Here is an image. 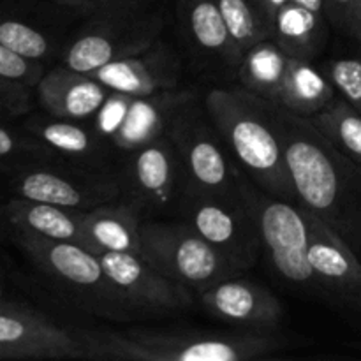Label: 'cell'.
Returning <instances> with one entry per match:
<instances>
[{
  "mask_svg": "<svg viewBox=\"0 0 361 361\" xmlns=\"http://www.w3.org/2000/svg\"><path fill=\"white\" fill-rule=\"evenodd\" d=\"M18 197L74 210H92L122 200V185L116 169H94L73 164L69 168L39 164L14 178Z\"/></svg>",
  "mask_w": 361,
  "mask_h": 361,
  "instance_id": "cell-12",
  "label": "cell"
},
{
  "mask_svg": "<svg viewBox=\"0 0 361 361\" xmlns=\"http://www.w3.org/2000/svg\"><path fill=\"white\" fill-rule=\"evenodd\" d=\"M295 2L303 4V6L309 7V9L316 11V13H319V14H324V2H323V0H295Z\"/></svg>",
  "mask_w": 361,
  "mask_h": 361,
  "instance_id": "cell-35",
  "label": "cell"
},
{
  "mask_svg": "<svg viewBox=\"0 0 361 361\" xmlns=\"http://www.w3.org/2000/svg\"><path fill=\"white\" fill-rule=\"evenodd\" d=\"M109 92V88L90 74L66 66L44 73L35 85L39 106L46 115L81 122H88L101 109Z\"/></svg>",
  "mask_w": 361,
  "mask_h": 361,
  "instance_id": "cell-19",
  "label": "cell"
},
{
  "mask_svg": "<svg viewBox=\"0 0 361 361\" xmlns=\"http://www.w3.org/2000/svg\"><path fill=\"white\" fill-rule=\"evenodd\" d=\"M168 137L183 168V187L222 200H242L238 176L242 169L222 143L207 109L196 101L173 118Z\"/></svg>",
  "mask_w": 361,
  "mask_h": 361,
  "instance_id": "cell-7",
  "label": "cell"
},
{
  "mask_svg": "<svg viewBox=\"0 0 361 361\" xmlns=\"http://www.w3.org/2000/svg\"><path fill=\"white\" fill-rule=\"evenodd\" d=\"M238 80L270 104L303 118L323 111L338 94L330 78L310 60L286 55L274 39L257 42L243 53Z\"/></svg>",
  "mask_w": 361,
  "mask_h": 361,
  "instance_id": "cell-4",
  "label": "cell"
},
{
  "mask_svg": "<svg viewBox=\"0 0 361 361\" xmlns=\"http://www.w3.org/2000/svg\"><path fill=\"white\" fill-rule=\"evenodd\" d=\"M18 242L32 261L88 312L115 321L133 319L141 312L116 289L99 254L78 243L27 233H18Z\"/></svg>",
  "mask_w": 361,
  "mask_h": 361,
  "instance_id": "cell-5",
  "label": "cell"
},
{
  "mask_svg": "<svg viewBox=\"0 0 361 361\" xmlns=\"http://www.w3.org/2000/svg\"><path fill=\"white\" fill-rule=\"evenodd\" d=\"M9 157H53V152L39 140L18 136L13 130L0 126V159Z\"/></svg>",
  "mask_w": 361,
  "mask_h": 361,
  "instance_id": "cell-31",
  "label": "cell"
},
{
  "mask_svg": "<svg viewBox=\"0 0 361 361\" xmlns=\"http://www.w3.org/2000/svg\"><path fill=\"white\" fill-rule=\"evenodd\" d=\"M141 256L166 277L197 293L240 274L185 221H143Z\"/></svg>",
  "mask_w": 361,
  "mask_h": 361,
  "instance_id": "cell-8",
  "label": "cell"
},
{
  "mask_svg": "<svg viewBox=\"0 0 361 361\" xmlns=\"http://www.w3.org/2000/svg\"><path fill=\"white\" fill-rule=\"evenodd\" d=\"M141 214L136 204L123 197L87 210L85 229L90 249L95 254H141Z\"/></svg>",
  "mask_w": 361,
  "mask_h": 361,
  "instance_id": "cell-22",
  "label": "cell"
},
{
  "mask_svg": "<svg viewBox=\"0 0 361 361\" xmlns=\"http://www.w3.org/2000/svg\"><path fill=\"white\" fill-rule=\"evenodd\" d=\"M4 212H6L7 221L18 229V233L78 243V245H83L85 249L92 250L88 245L87 229H85L87 212L41 203V201L23 200V197L9 201Z\"/></svg>",
  "mask_w": 361,
  "mask_h": 361,
  "instance_id": "cell-21",
  "label": "cell"
},
{
  "mask_svg": "<svg viewBox=\"0 0 361 361\" xmlns=\"http://www.w3.org/2000/svg\"><path fill=\"white\" fill-rule=\"evenodd\" d=\"M182 221L196 229L236 270L254 267L263 243L243 200H222L183 187L178 200Z\"/></svg>",
  "mask_w": 361,
  "mask_h": 361,
  "instance_id": "cell-11",
  "label": "cell"
},
{
  "mask_svg": "<svg viewBox=\"0 0 361 361\" xmlns=\"http://www.w3.org/2000/svg\"><path fill=\"white\" fill-rule=\"evenodd\" d=\"M236 48L243 53L271 39V23L257 0H215Z\"/></svg>",
  "mask_w": 361,
  "mask_h": 361,
  "instance_id": "cell-26",
  "label": "cell"
},
{
  "mask_svg": "<svg viewBox=\"0 0 361 361\" xmlns=\"http://www.w3.org/2000/svg\"><path fill=\"white\" fill-rule=\"evenodd\" d=\"M271 39L286 55L312 62L326 42V16L289 0L274 16Z\"/></svg>",
  "mask_w": 361,
  "mask_h": 361,
  "instance_id": "cell-24",
  "label": "cell"
},
{
  "mask_svg": "<svg viewBox=\"0 0 361 361\" xmlns=\"http://www.w3.org/2000/svg\"><path fill=\"white\" fill-rule=\"evenodd\" d=\"M0 76L20 81L28 87H35L44 76V67H42V62L25 59L0 44Z\"/></svg>",
  "mask_w": 361,
  "mask_h": 361,
  "instance_id": "cell-29",
  "label": "cell"
},
{
  "mask_svg": "<svg viewBox=\"0 0 361 361\" xmlns=\"http://www.w3.org/2000/svg\"><path fill=\"white\" fill-rule=\"evenodd\" d=\"M178 13L183 30L197 51L238 71L243 55L236 48L215 0H178Z\"/></svg>",
  "mask_w": 361,
  "mask_h": 361,
  "instance_id": "cell-23",
  "label": "cell"
},
{
  "mask_svg": "<svg viewBox=\"0 0 361 361\" xmlns=\"http://www.w3.org/2000/svg\"><path fill=\"white\" fill-rule=\"evenodd\" d=\"M324 16L342 34L361 42V0H323Z\"/></svg>",
  "mask_w": 361,
  "mask_h": 361,
  "instance_id": "cell-30",
  "label": "cell"
},
{
  "mask_svg": "<svg viewBox=\"0 0 361 361\" xmlns=\"http://www.w3.org/2000/svg\"><path fill=\"white\" fill-rule=\"evenodd\" d=\"M196 101L192 90H164L152 95L109 92L97 113L88 120L116 154L127 155L168 134L173 118Z\"/></svg>",
  "mask_w": 361,
  "mask_h": 361,
  "instance_id": "cell-9",
  "label": "cell"
},
{
  "mask_svg": "<svg viewBox=\"0 0 361 361\" xmlns=\"http://www.w3.org/2000/svg\"><path fill=\"white\" fill-rule=\"evenodd\" d=\"M62 7L83 11L90 14L127 13V11L148 9L152 0H51Z\"/></svg>",
  "mask_w": 361,
  "mask_h": 361,
  "instance_id": "cell-32",
  "label": "cell"
},
{
  "mask_svg": "<svg viewBox=\"0 0 361 361\" xmlns=\"http://www.w3.org/2000/svg\"><path fill=\"white\" fill-rule=\"evenodd\" d=\"M2 298H4V289L2 286H0V305H2Z\"/></svg>",
  "mask_w": 361,
  "mask_h": 361,
  "instance_id": "cell-36",
  "label": "cell"
},
{
  "mask_svg": "<svg viewBox=\"0 0 361 361\" xmlns=\"http://www.w3.org/2000/svg\"><path fill=\"white\" fill-rule=\"evenodd\" d=\"M309 120L335 148L361 164V113L351 102L337 95Z\"/></svg>",
  "mask_w": 361,
  "mask_h": 361,
  "instance_id": "cell-25",
  "label": "cell"
},
{
  "mask_svg": "<svg viewBox=\"0 0 361 361\" xmlns=\"http://www.w3.org/2000/svg\"><path fill=\"white\" fill-rule=\"evenodd\" d=\"M296 201L361 263V164L335 148L309 118L271 104Z\"/></svg>",
  "mask_w": 361,
  "mask_h": 361,
  "instance_id": "cell-1",
  "label": "cell"
},
{
  "mask_svg": "<svg viewBox=\"0 0 361 361\" xmlns=\"http://www.w3.org/2000/svg\"><path fill=\"white\" fill-rule=\"evenodd\" d=\"M204 109L238 168L264 192L296 201L270 102L240 85L208 92Z\"/></svg>",
  "mask_w": 361,
  "mask_h": 361,
  "instance_id": "cell-2",
  "label": "cell"
},
{
  "mask_svg": "<svg viewBox=\"0 0 361 361\" xmlns=\"http://www.w3.org/2000/svg\"><path fill=\"white\" fill-rule=\"evenodd\" d=\"M238 187L279 277L293 286L317 291L316 275L309 263L310 212L296 201L264 192L243 171H240Z\"/></svg>",
  "mask_w": 361,
  "mask_h": 361,
  "instance_id": "cell-6",
  "label": "cell"
},
{
  "mask_svg": "<svg viewBox=\"0 0 361 361\" xmlns=\"http://www.w3.org/2000/svg\"><path fill=\"white\" fill-rule=\"evenodd\" d=\"M0 44L25 59L42 62L53 53V44L39 28L14 18H0Z\"/></svg>",
  "mask_w": 361,
  "mask_h": 361,
  "instance_id": "cell-27",
  "label": "cell"
},
{
  "mask_svg": "<svg viewBox=\"0 0 361 361\" xmlns=\"http://www.w3.org/2000/svg\"><path fill=\"white\" fill-rule=\"evenodd\" d=\"M164 20L148 9L94 14L63 48L62 66L92 73L102 66L145 51L159 41Z\"/></svg>",
  "mask_w": 361,
  "mask_h": 361,
  "instance_id": "cell-10",
  "label": "cell"
},
{
  "mask_svg": "<svg viewBox=\"0 0 361 361\" xmlns=\"http://www.w3.org/2000/svg\"><path fill=\"white\" fill-rule=\"evenodd\" d=\"M288 2H289V0H257V4L261 6V9L264 11L267 18L270 20V23L274 21V16L277 14V11Z\"/></svg>",
  "mask_w": 361,
  "mask_h": 361,
  "instance_id": "cell-34",
  "label": "cell"
},
{
  "mask_svg": "<svg viewBox=\"0 0 361 361\" xmlns=\"http://www.w3.org/2000/svg\"><path fill=\"white\" fill-rule=\"evenodd\" d=\"M106 274L120 293L140 310H178L192 303L190 289L152 267L141 254H99Z\"/></svg>",
  "mask_w": 361,
  "mask_h": 361,
  "instance_id": "cell-15",
  "label": "cell"
},
{
  "mask_svg": "<svg viewBox=\"0 0 361 361\" xmlns=\"http://www.w3.org/2000/svg\"><path fill=\"white\" fill-rule=\"evenodd\" d=\"M92 360L118 361H247L281 351L282 341L252 334H157L126 331L99 334L87 330Z\"/></svg>",
  "mask_w": 361,
  "mask_h": 361,
  "instance_id": "cell-3",
  "label": "cell"
},
{
  "mask_svg": "<svg viewBox=\"0 0 361 361\" xmlns=\"http://www.w3.org/2000/svg\"><path fill=\"white\" fill-rule=\"evenodd\" d=\"M28 130L53 154L63 155L73 164L94 169L118 168L113 164L118 154L88 122L48 115L32 120Z\"/></svg>",
  "mask_w": 361,
  "mask_h": 361,
  "instance_id": "cell-20",
  "label": "cell"
},
{
  "mask_svg": "<svg viewBox=\"0 0 361 361\" xmlns=\"http://www.w3.org/2000/svg\"><path fill=\"white\" fill-rule=\"evenodd\" d=\"M326 76L338 94L361 113V59L348 56L326 63Z\"/></svg>",
  "mask_w": 361,
  "mask_h": 361,
  "instance_id": "cell-28",
  "label": "cell"
},
{
  "mask_svg": "<svg viewBox=\"0 0 361 361\" xmlns=\"http://www.w3.org/2000/svg\"><path fill=\"white\" fill-rule=\"evenodd\" d=\"M0 360H92L87 330L59 326L48 317L0 305Z\"/></svg>",
  "mask_w": 361,
  "mask_h": 361,
  "instance_id": "cell-13",
  "label": "cell"
},
{
  "mask_svg": "<svg viewBox=\"0 0 361 361\" xmlns=\"http://www.w3.org/2000/svg\"><path fill=\"white\" fill-rule=\"evenodd\" d=\"M30 88L0 76V115L20 116L30 109Z\"/></svg>",
  "mask_w": 361,
  "mask_h": 361,
  "instance_id": "cell-33",
  "label": "cell"
},
{
  "mask_svg": "<svg viewBox=\"0 0 361 361\" xmlns=\"http://www.w3.org/2000/svg\"><path fill=\"white\" fill-rule=\"evenodd\" d=\"M309 263L317 291L361 316V263L349 247L310 214Z\"/></svg>",
  "mask_w": 361,
  "mask_h": 361,
  "instance_id": "cell-16",
  "label": "cell"
},
{
  "mask_svg": "<svg viewBox=\"0 0 361 361\" xmlns=\"http://www.w3.org/2000/svg\"><path fill=\"white\" fill-rule=\"evenodd\" d=\"M197 295L214 317L254 331L274 330L284 314L277 296L238 274L215 282Z\"/></svg>",
  "mask_w": 361,
  "mask_h": 361,
  "instance_id": "cell-17",
  "label": "cell"
},
{
  "mask_svg": "<svg viewBox=\"0 0 361 361\" xmlns=\"http://www.w3.org/2000/svg\"><path fill=\"white\" fill-rule=\"evenodd\" d=\"M88 74L111 92L152 95L178 88L180 60L176 53L159 39L145 51L116 60Z\"/></svg>",
  "mask_w": 361,
  "mask_h": 361,
  "instance_id": "cell-18",
  "label": "cell"
},
{
  "mask_svg": "<svg viewBox=\"0 0 361 361\" xmlns=\"http://www.w3.org/2000/svg\"><path fill=\"white\" fill-rule=\"evenodd\" d=\"M122 197L141 212L166 210L178 203L183 168L168 134L126 155L118 164Z\"/></svg>",
  "mask_w": 361,
  "mask_h": 361,
  "instance_id": "cell-14",
  "label": "cell"
}]
</instances>
